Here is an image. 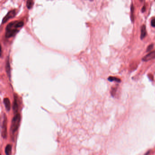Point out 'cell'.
Masks as SVG:
<instances>
[{"label": "cell", "mask_w": 155, "mask_h": 155, "mask_svg": "<svg viewBox=\"0 0 155 155\" xmlns=\"http://www.w3.org/2000/svg\"><path fill=\"white\" fill-rule=\"evenodd\" d=\"M23 25L24 22L21 21H12L9 23L6 28L5 37L9 38L14 36Z\"/></svg>", "instance_id": "obj_1"}, {"label": "cell", "mask_w": 155, "mask_h": 155, "mask_svg": "<svg viewBox=\"0 0 155 155\" xmlns=\"http://www.w3.org/2000/svg\"><path fill=\"white\" fill-rule=\"evenodd\" d=\"M21 121V115L19 113H17L13 117L11 124V134L14 135L18 130Z\"/></svg>", "instance_id": "obj_2"}, {"label": "cell", "mask_w": 155, "mask_h": 155, "mask_svg": "<svg viewBox=\"0 0 155 155\" xmlns=\"http://www.w3.org/2000/svg\"><path fill=\"white\" fill-rule=\"evenodd\" d=\"M7 119L4 115L3 121L1 127V136L3 138H6L7 137Z\"/></svg>", "instance_id": "obj_3"}, {"label": "cell", "mask_w": 155, "mask_h": 155, "mask_svg": "<svg viewBox=\"0 0 155 155\" xmlns=\"http://www.w3.org/2000/svg\"><path fill=\"white\" fill-rule=\"evenodd\" d=\"M16 14H17V11L16 10H12L9 11L8 13L7 14V15L3 18L2 21V24L6 23L9 20L15 17Z\"/></svg>", "instance_id": "obj_4"}, {"label": "cell", "mask_w": 155, "mask_h": 155, "mask_svg": "<svg viewBox=\"0 0 155 155\" xmlns=\"http://www.w3.org/2000/svg\"><path fill=\"white\" fill-rule=\"evenodd\" d=\"M154 59H155V51L152 52L146 55L142 58V60L145 61H147Z\"/></svg>", "instance_id": "obj_5"}, {"label": "cell", "mask_w": 155, "mask_h": 155, "mask_svg": "<svg viewBox=\"0 0 155 155\" xmlns=\"http://www.w3.org/2000/svg\"><path fill=\"white\" fill-rule=\"evenodd\" d=\"M18 99L17 95H14V102H13V110L14 113L17 114V112L19 107V104H18Z\"/></svg>", "instance_id": "obj_6"}, {"label": "cell", "mask_w": 155, "mask_h": 155, "mask_svg": "<svg viewBox=\"0 0 155 155\" xmlns=\"http://www.w3.org/2000/svg\"><path fill=\"white\" fill-rule=\"evenodd\" d=\"M3 102L7 110L8 111H9L11 109V102L9 99L8 98H5L4 99Z\"/></svg>", "instance_id": "obj_7"}, {"label": "cell", "mask_w": 155, "mask_h": 155, "mask_svg": "<svg viewBox=\"0 0 155 155\" xmlns=\"http://www.w3.org/2000/svg\"><path fill=\"white\" fill-rule=\"evenodd\" d=\"M6 70L7 73V75L9 77V78H11V67H10V65L9 63V59H8L6 62Z\"/></svg>", "instance_id": "obj_8"}, {"label": "cell", "mask_w": 155, "mask_h": 155, "mask_svg": "<svg viewBox=\"0 0 155 155\" xmlns=\"http://www.w3.org/2000/svg\"><path fill=\"white\" fill-rule=\"evenodd\" d=\"M146 35V31L145 25H143L141 28V38L143 39Z\"/></svg>", "instance_id": "obj_9"}, {"label": "cell", "mask_w": 155, "mask_h": 155, "mask_svg": "<svg viewBox=\"0 0 155 155\" xmlns=\"http://www.w3.org/2000/svg\"><path fill=\"white\" fill-rule=\"evenodd\" d=\"M12 146L11 144H8L5 148V153L7 155H10L11 153Z\"/></svg>", "instance_id": "obj_10"}, {"label": "cell", "mask_w": 155, "mask_h": 155, "mask_svg": "<svg viewBox=\"0 0 155 155\" xmlns=\"http://www.w3.org/2000/svg\"><path fill=\"white\" fill-rule=\"evenodd\" d=\"M108 80L111 82L116 81V82H118V83H120L121 82V80L119 78L114 77H110L108 78Z\"/></svg>", "instance_id": "obj_11"}, {"label": "cell", "mask_w": 155, "mask_h": 155, "mask_svg": "<svg viewBox=\"0 0 155 155\" xmlns=\"http://www.w3.org/2000/svg\"><path fill=\"white\" fill-rule=\"evenodd\" d=\"M34 3V0H27L26 3V6L29 9L32 8Z\"/></svg>", "instance_id": "obj_12"}, {"label": "cell", "mask_w": 155, "mask_h": 155, "mask_svg": "<svg viewBox=\"0 0 155 155\" xmlns=\"http://www.w3.org/2000/svg\"><path fill=\"white\" fill-rule=\"evenodd\" d=\"M117 89V86H114L111 89V94L112 96H114L116 93V91Z\"/></svg>", "instance_id": "obj_13"}, {"label": "cell", "mask_w": 155, "mask_h": 155, "mask_svg": "<svg viewBox=\"0 0 155 155\" xmlns=\"http://www.w3.org/2000/svg\"><path fill=\"white\" fill-rule=\"evenodd\" d=\"M131 20L132 21H133V20H134V17H133V13H134V7H133V5H131Z\"/></svg>", "instance_id": "obj_14"}, {"label": "cell", "mask_w": 155, "mask_h": 155, "mask_svg": "<svg viewBox=\"0 0 155 155\" xmlns=\"http://www.w3.org/2000/svg\"><path fill=\"white\" fill-rule=\"evenodd\" d=\"M153 46L154 45L153 44H151L149 46H148L147 48V50H146V52H150L151 50H152L153 48Z\"/></svg>", "instance_id": "obj_15"}, {"label": "cell", "mask_w": 155, "mask_h": 155, "mask_svg": "<svg viewBox=\"0 0 155 155\" xmlns=\"http://www.w3.org/2000/svg\"><path fill=\"white\" fill-rule=\"evenodd\" d=\"M151 25L152 27H155V18L152 20L151 21Z\"/></svg>", "instance_id": "obj_16"}, {"label": "cell", "mask_w": 155, "mask_h": 155, "mask_svg": "<svg viewBox=\"0 0 155 155\" xmlns=\"http://www.w3.org/2000/svg\"><path fill=\"white\" fill-rule=\"evenodd\" d=\"M145 11H146V7H145V6H144L143 7H142V11L143 12H144Z\"/></svg>", "instance_id": "obj_17"}, {"label": "cell", "mask_w": 155, "mask_h": 155, "mask_svg": "<svg viewBox=\"0 0 155 155\" xmlns=\"http://www.w3.org/2000/svg\"><path fill=\"white\" fill-rule=\"evenodd\" d=\"M141 1H143L144 0H140Z\"/></svg>", "instance_id": "obj_18"}, {"label": "cell", "mask_w": 155, "mask_h": 155, "mask_svg": "<svg viewBox=\"0 0 155 155\" xmlns=\"http://www.w3.org/2000/svg\"></svg>", "instance_id": "obj_19"}]
</instances>
